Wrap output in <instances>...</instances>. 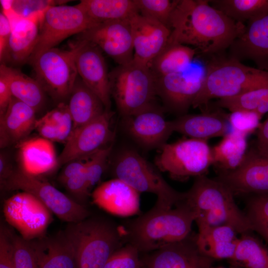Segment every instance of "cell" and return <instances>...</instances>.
Returning <instances> with one entry per match:
<instances>
[{
	"mask_svg": "<svg viewBox=\"0 0 268 268\" xmlns=\"http://www.w3.org/2000/svg\"><path fill=\"white\" fill-rule=\"evenodd\" d=\"M232 191L217 178L196 177L183 201L195 216L198 231L223 225L233 227L239 234L252 231L246 215L237 205Z\"/></svg>",
	"mask_w": 268,
	"mask_h": 268,
	"instance_id": "3",
	"label": "cell"
},
{
	"mask_svg": "<svg viewBox=\"0 0 268 268\" xmlns=\"http://www.w3.org/2000/svg\"><path fill=\"white\" fill-rule=\"evenodd\" d=\"M18 145L20 170L37 177L47 174L58 166L53 142L41 137L25 139Z\"/></svg>",
	"mask_w": 268,
	"mask_h": 268,
	"instance_id": "26",
	"label": "cell"
},
{
	"mask_svg": "<svg viewBox=\"0 0 268 268\" xmlns=\"http://www.w3.org/2000/svg\"><path fill=\"white\" fill-rule=\"evenodd\" d=\"M77 4L98 23L130 20L138 13L134 0H82Z\"/></svg>",
	"mask_w": 268,
	"mask_h": 268,
	"instance_id": "32",
	"label": "cell"
},
{
	"mask_svg": "<svg viewBox=\"0 0 268 268\" xmlns=\"http://www.w3.org/2000/svg\"><path fill=\"white\" fill-rule=\"evenodd\" d=\"M97 24L78 4L50 7L43 15L37 44L28 62L55 48L68 37L79 34Z\"/></svg>",
	"mask_w": 268,
	"mask_h": 268,
	"instance_id": "9",
	"label": "cell"
},
{
	"mask_svg": "<svg viewBox=\"0 0 268 268\" xmlns=\"http://www.w3.org/2000/svg\"><path fill=\"white\" fill-rule=\"evenodd\" d=\"M78 75L83 83L101 100L105 109L110 110L111 92L109 73L102 51L96 45L77 40L72 46Z\"/></svg>",
	"mask_w": 268,
	"mask_h": 268,
	"instance_id": "17",
	"label": "cell"
},
{
	"mask_svg": "<svg viewBox=\"0 0 268 268\" xmlns=\"http://www.w3.org/2000/svg\"><path fill=\"white\" fill-rule=\"evenodd\" d=\"M245 213L252 230L268 244V193L253 195L248 201Z\"/></svg>",
	"mask_w": 268,
	"mask_h": 268,
	"instance_id": "38",
	"label": "cell"
},
{
	"mask_svg": "<svg viewBox=\"0 0 268 268\" xmlns=\"http://www.w3.org/2000/svg\"><path fill=\"white\" fill-rule=\"evenodd\" d=\"M7 190H21L39 199L60 219L76 222L90 216L85 205L60 191L49 183L29 175L21 170H13L1 186Z\"/></svg>",
	"mask_w": 268,
	"mask_h": 268,
	"instance_id": "10",
	"label": "cell"
},
{
	"mask_svg": "<svg viewBox=\"0 0 268 268\" xmlns=\"http://www.w3.org/2000/svg\"><path fill=\"white\" fill-rule=\"evenodd\" d=\"M3 213L7 223L27 241L46 235L53 213L36 197L22 191L5 201Z\"/></svg>",
	"mask_w": 268,
	"mask_h": 268,
	"instance_id": "12",
	"label": "cell"
},
{
	"mask_svg": "<svg viewBox=\"0 0 268 268\" xmlns=\"http://www.w3.org/2000/svg\"><path fill=\"white\" fill-rule=\"evenodd\" d=\"M0 268H15L12 231L3 224L0 228Z\"/></svg>",
	"mask_w": 268,
	"mask_h": 268,
	"instance_id": "46",
	"label": "cell"
},
{
	"mask_svg": "<svg viewBox=\"0 0 268 268\" xmlns=\"http://www.w3.org/2000/svg\"><path fill=\"white\" fill-rule=\"evenodd\" d=\"M35 130L41 137L52 142H59V134L57 127L43 117L37 119Z\"/></svg>",
	"mask_w": 268,
	"mask_h": 268,
	"instance_id": "48",
	"label": "cell"
},
{
	"mask_svg": "<svg viewBox=\"0 0 268 268\" xmlns=\"http://www.w3.org/2000/svg\"><path fill=\"white\" fill-rule=\"evenodd\" d=\"M195 49L180 44H167L164 50L147 66L155 78L185 71L191 67Z\"/></svg>",
	"mask_w": 268,
	"mask_h": 268,
	"instance_id": "31",
	"label": "cell"
},
{
	"mask_svg": "<svg viewBox=\"0 0 268 268\" xmlns=\"http://www.w3.org/2000/svg\"><path fill=\"white\" fill-rule=\"evenodd\" d=\"M112 148V144H109L85 160L86 174L90 191L101 179Z\"/></svg>",
	"mask_w": 268,
	"mask_h": 268,
	"instance_id": "42",
	"label": "cell"
},
{
	"mask_svg": "<svg viewBox=\"0 0 268 268\" xmlns=\"http://www.w3.org/2000/svg\"><path fill=\"white\" fill-rule=\"evenodd\" d=\"M43 117L57 127L59 134V142L65 143L73 128V121L68 105L60 103Z\"/></svg>",
	"mask_w": 268,
	"mask_h": 268,
	"instance_id": "41",
	"label": "cell"
},
{
	"mask_svg": "<svg viewBox=\"0 0 268 268\" xmlns=\"http://www.w3.org/2000/svg\"><path fill=\"white\" fill-rule=\"evenodd\" d=\"M12 97L7 76L0 69V116L6 111Z\"/></svg>",
	"mask_w": 268,
	"mask_h": 268,
	"instance_id": "49",
	"label": "cell"
},
{
	"mask_svg": "<svg viewBox=\"0 0 268 268\" xmlns=\"http://www.w3.org/2000/svg\"><path fill=\"white\" fill-rule=\"evenodd\" d=\"M211 148L212 165L218 173L229 171L238 167L248 149L247 135L234 131L222 137Z\"/></svg>",
	"mask_w": 268,
	"mask_h": 268,
	"instance_id": "30",
	"label": "cell"
},
{
	"mask_svg": "<svg viewBox=\"0 0 268 268\" xmlns=\"http://www.w3.org/2000/svg\"><path fill=\"white\" fill-rule=\"evenodd\" d=\"M2 12L9 19L43 18L51 6L66 1L52 0H13L0 1Z\"/></svg>",
	"mask_w": 268,
	"mask_h": 268,
	"instance_id": "37",
	"label": "cell"
},
{
	"mask_svg": "<svg viewBox=\"0 0 268 268\" xmlns=\"http://www.w3.org/2000/svg\"><path fill=\"white\" fill-rule=\"evenodd\" d=\"M124 119L130 135L147 148H161L174 132L171 121L154 105Z\"/></svg>",
	"mask_w": 268,
	"mask_h": 268,
	"instance_id": "21",
	"label": "cell"
},
{
	"mask_svg": "<svg viewBox=\"0 0 268 268\" xmlns=\"http://www.w3.org/2000/svg\"><path fill=\"white\" fill-rule=\"evenodd\" d=\"M11 32V23L2 12L0 13V60L3 62Z\"/></svg>",
	"mask_w": 268,
	"mask_h": 268,
	"instance_id": "47",
	"label": "cell"
},
{
	"mask_svg": "<svg viewBox=\"0 0 268 268\" xmlns=\"http://www.w3.org/2000/svg\"><path fill=\"white\" fill-rule=\"evenodd\" d=\"M160 149L155 159L156 167L176 180L206 175L212 165L207 140L186 138L166 143Z\"/></svg>",
	"mask_w": 268,
	"mask_h": 268,
	"instance_id": "8",
	"label": "cell"
},
{
	"mask_svg": "<svg viewBox=\"0 0 268 268\" xmlns=\"http://www.w3.org/2000/svg\"><path fill=\"white\" fill-rule=\"evenodd\" d=\"M42 18H15L9 20L11 32L3 62L22 64L28 61L37 44Z\"/></svg>",
	"mask_w": 268,
	"mask_h": 268,
	"instance_id": "27",
	"label": "cell"
},
{
	"mask_svg": "<svg viewBox=\"0 0 268 268\" xmlns=\"http://www.w3.org/2000/svg\"><path fill=\"white\" fill-rule=\"evenodd\" d=\"M139 194L114 178L97 186L91 197L93 202L105 211L120 216H129L140 211Z\"/></svg>",
	"mask_w": 268,
	"mask_h": 268,
	"instance_id": "22",
	"label": "cell"
},
{
	"mask_svg": "<svg viewBox=\"0 0 268 268\" xmlns=\"http://www.w3.org/2000/svg\"><path fill=\"white\" fill-rule=\"evenodd\" d=\"M78 35L77 40L96 45L119 65L128 64L134 59L133 36L129 20L99 23Z\"/></svg>",
	"mask_w": 268,
	"mask_h": 268,
	"instance_id": "16",
	"label": "cell"
},
{
	"mask_svg": "<svg viewBox=\"0 0 268 268\" xmlns=\"http://www.w3.org/2000/svg\"><path fill=\"white\" fill-rule=\"evenodd\" d=\"M134 60L146 66L167 46L171 30L162 23L136 13L130 19Z\"/></svg>",
	"mask_w": 268,
	"mask_h": 268,
	"instance_id": "20",
	"label": "cell"
},
{
	"mask_svg": "<svg viewBox=\"0 0 268 268\" xmlns=\"http://www.w3.org/2000/svg\"><path fill=\"white\" fill-rule=\"evenodd\" d=\"M140 253L135 247L126 243L110 256L103 268H142Z\"/></svg>",
	"mask_w": 268,
	"mask_h": 268,
	"instance_id": "40",
	"label": "cell"
},
{
	"mask_svg": "<svg viewBox=\"0 0 268 268\" xmlns=\"http://www.w3.org/2000/svg\"><path fill=\"white\" fill-rule=\"evenodd\" d=\"M67 164L60 175L61 182L71 177L86 172V162L82 159H76Z\"/></svg>",
	"mask_w": 268,
	"mask_h": 268,
	"instance_id": "50",
	"label": "cell"
},
{
	"mask_svg": "<svg viewBox=\"0 0 268 268\" xmlns=\"http://www.w3.org/2000/svg\"><path fill=\"white\" fill-rule=\"evenodd\" d=\"M29 241L39 268H77L74 251L64 231Z\"/></svg>",
	"mask_w": 268,
	"mask_h": 268,
	"instance_id": "25",
	"label": "cell"
},
{
	"mask_svg": "<svg viewBox=\"0 0 268 268\" xmlns=\"http://www.w3.org/2000/svg\"><path fill=\"white\" fill-rule=\"evenodd\" d=\"M13 171L6 157L0 153V181L2 186Z\"/></svg>",
	"mask_w": 268,
	"mask_h": 268,
	"instance_id": "52",
	"label": "cell"
},
{
	"mask_svg": "<svg viewBox=\"0 0 268 268\" xmlns=\"http://www.w3.org/2000/svg\"><path fill=\"white\" fill-rule=\"evenodd\" d=\"M74 251L77 268H103L125 241L122 226L104 218L68 223L64 231Z\"/></svg>",
	"mask_w": 268,
	"mask_h": 268,
	"instance_id": "5",
	"label": "cell"
},
{
	"mask_svg": "<svg viewBox=\"0 0 268 268\" xmlns=\"http://www.w3.org/2000/svg\"><path fill=\"white\" fill-rule=\"evenodd\" d=\"M36 111L12 97L3 115L0 116V145L1 148L25 140L35 129Z\"/></svg>",
	"mask_w": 268,
	"mask_h": 268,
	"instance_id": "24",
	"label": "cell"
},
{
	"mask_svg": "<svg viewBox=\"0 0 268 268\" xmlns=\"http://www.w3.org/2000/svg\"><path fill=\"white\" fill-rule=\"evenodd\" d=\"M216 105L230 112L247 111L261 116L268 112V86L253 90L241 95L218 100Z\"/></svg>",
	"mask_w": 268,
	"mask_h": 268,
	"instance_id": "36",
	"label": "cell"
},
{
	"mask_svg": "<svg viewBox=\"0 0 268 268\" xmlns=\"http://www.w3.org/2000/svg\"><path fill=\"white\" fill-rule=\"evenodd\" d=\"M171 121L174 132L198 139L208 140L223 137L232 131L228 114L220 110H209L199 114H186Z\"/></svg>",
	"mask_w": 268,
	"mask_h": 268,
	"instance_id": "23",
	"label": "cell"
},
{
	"mask_svg": "<svg viewBox=\"0 0 268 268\" xmlns=\"http://www.w3.org/2000/svg\"><path fill=\"white\" fill-rule=\"evenodd\" d=\"M194 221L193 212L183 200L169 208L154 205L122 226L126 243L149 253L187 237Z\"/></svg>",
	"mask_w": 268,
	"mask_h": 268,
	"instance_id": "2",
	"label": "cell"
},
{
	"mask_svg": "<svg viewBox=\"0 0 268 268\" xmlns=\"http://www.w3.org/2000/svg\"><path fill=\"white\" fill-rule=\"evenodd\" d=\"M255 142L261 148L268 151V117L258 127Z\"/></svg>",
	"mask_w": 268,
	"mask_h": 268,
	"instance_id": "51",
	"label": "cell"
},
{
	"mask_svg": "<svg viewBox=\"0 0 268 268\" xmlns=\"http://www.w3.org/2000/svg\"><path fill=\"white\" fill-rule=\"evenodd\" d=\"M217 179L228 186L234 195L268 193V151L255 141L238 167L218 173Z\"/></svg>",
	"mask_w": 268,
	"mask_h": 268,
	"instance_id": "14",
	"label": "cell"
},
{
	"mask_svg": "<svg viewBox=\"0 0 268 268\" xmlns=\"http://www.w3.org/2000/svg\"><path fill=\"white\" fill-rule=\"evenodd\" d=\"M61 183L74 197L75 201L85 205L84 202L90 192L86 172L71 177Z\"/></svg>",
	"mask_w": 268,
	"mask_h": 268,
	"instance_id": "45",
	"label": "cell"
},
{
	"mask_svg": "<svg viewBox=\"0 0 268 268\" xmlns=\"http://www.w3.org/2000/svg\"><path fill=\"white\" fill-rule=\"evenodd\" d=\"M109 77L111 96L123 118L153 105L157 95L155 78L147 66L133 60L116 67Z\"/></svg>",
	"mask_w": 268,
	"mask_h": 268,
	"instance_id": "7",
	"label": "cell"
},
{
	"mask_svg": "<svg viewBox=\"0 0 268 268\" xmlns=\"http://www.w3.org/2000/svg\"><path fill=\"white\" fill-rule=\"evenodd\" d=\"M205 74V67L197 66L155 78L157 95L171 112L186 114L203 87Z\"/></svg>",
	"mask_w": 268,
	"mask_h": 268,
	"instance_id": "13",
	"label": "cell"
},
{
	"mask_svg": "<svg viewBox=\"0 0 268 268\" xmlns=\"http://www.w3.org/2000/svg\"><path fill=\"white\" fill-rule=\"evenodd\" d=\"M142 268H210L214 260L203 254L196 243V235L152 252L142 260Z\"/></svg>",
	"mask_w": 268,
	"mask_h": 268,
	"instance_id": "19",
	"label": "cell"
},
{
	"mask_svg": "<svg viewBox=\"0 0 268 268\" xmlns=\"http://www.w3.org/2000/svg\"><path fill=\"white\" fill-rule=\"evenodd\" d=\"M209 2L234 21L243 24L268 12V0H212Z\"/></svg>",
	"mask_w": 268,
	"mask_h": 268,
	"instance_id": "35",
	"label": "cell"
},
{
	"mask_svg": "<svg viewBox=\"0 0 268 268\" xmlns=\"http://www.w3.org/2000/svg\"><path fill=\"white\" fill-rule=\"evenodd\" d=\"M262 117L254 112L247 111H236L228 114L232 131L247 135L257 130Z\"/></svg>",
	"mask_w": 268,
	"mask_h": 268,
	"instance_id": "43",
	"label": "cell"
},
{
	"mask_svg": "<svg viewBox=\"0 0 268 268\" xmlns=\"http://www.w3.org/2000/svg\"><path fill=\"white\" fill-rule=\"evenodd\" d=\"M114 113L106 110L91 122L72 131L61 154L58 166L90 157L108 145L114 137L111 120Z\"/></svg>",
	"mask_w": 268,
	"mask_h": 268,
	"instance_id": "15",
	"label": "cell"
},
{
	"mask_svg": "<svg viewBox=\"0 0 268 268\" xmlns=\"http://www.w3.org/2000/svg\"><path fill=\"white\" fill-rule=\"evenodd\" d=\"M113 173L115 178L123 181L139 193L155 194L157 197L155 206L172 208L184 199L185 193L171 187L158 168L134 149L125 148L119 153L114 164Z\"/></svg>",
	"mask_w": 268,
	"mask_h": 268,
	"instance_id": "6",
	"label": "cell"
},
{
	"mask_svg": "<svg viewBox=\"0 0 268 268\" xmlns=\"http://www.w3.org/2000/svg\"><path fill=\"white\" fill-rule=\"evenodd\" d=\"M238 234L230 225L212 227L199 230L196 243L200 251L210 258L231 260L238 243Z\"/></svg>",
	"mask_w": 268,
	"mask_h": 268,
	"instance_id": "28",
	"label": "cell"
},
{
	"mask_svg": "<svg viewBox=\"0 0 268 268\" xmlns=\"http://www.w3.org/2000/svg\"><path fill=\"white\" fill-rule=\"evenodd\" d=\"M203 87L192 107L209 111V102L238 96L268 86V71L247 66L235 59L213 58L205 66Z\"/></svg>",
	"mask_w": 268,
	"mask_h": 268,
	"instance_id": "4",
	"label": "cell"
},
{
	"mask_svg": "<svg viewBox=\"0 0 268 268\" xmlns=\"http://www.w3.org/2000/svg\"><path fill=\"white\" fill-rule=\"evenodd\" d=\"M228 49V58L252 61L258 68L268 71V12L248 21Z\"/></svg>",
	"mask_w": 268,
	"mask_h": 268,
	"instance_id": "18",
	"label": "cell"
},
{
	"mask_svg": "<svg viewBox=\"0 0 268 268\" xmlns=\"http://www.w3.org/2000/svg\"><path fill=\"white\" fill-rule=\"evenodd\" d=\"M178 0H134L139 14L156 20L170 29L171 16Z\"/></svg>",
	"mask_w": 268,
	"mask_h": 268,
	"instance_id": "39",
	"label": "cell"
},
{
	"mask_svg": "<svg viewBox=\"0 0 268 268\" xmlns=\"http://www.w3.org/2000/svg\"><path fill=\"white\" fill-rule=\"evenodd\" d=\"M15 268H39L29 241L12 231Z\"/></svg>",
	"mask_w": 268,
	"mask_h": 268,
	"instance_id": "44",
	"label": "cell"
},
{
	"mask_svg": "<svg viewBox=\"0 0 268 268\" xmlns=\"http://www.w3.org/2000/svg\"><path fill=\"white\" fill-rule=\"evenodd\" d=\"M67 105L73 121L72 131L96 119L106 110L100 98L79 78L75 81Z\"/></svg>",
	"mask_w": 268,
	"mask_h": 268,
	"instance_id": "29",
	"label": "cell"
},
{
	"mask_svg": "<svg viewBox=\"0 0 268 268\" xmlns=\"http://www.w3.org/2000/svg\"><path fill=\"white\" fill-rule=\"evenodd\" d=\"M168 43L192 45L206 55L228 49L245 30L207 0H179L172 14Z\"/></svg>",
	"mask_w": 268,
	"mask_h": 268,
	"instance_id": "1",
	"label": "cell"
},
{
	"mask_svg": "<svg viewBox=\"0 0 268 268\" xmlns=\"http://www.w3.org/2000/svg\"><path fill=\"white\" fill-rule=\"evenodd\" d=\"M0 69L8 79L12 96L37 111L44 101V90L35 79L20 70L2 64Z\"/></svg>",
	"mask_w": 268,
	"mask_h": 268,
	"instance_id": "33",
	"label": "cell"
},
{
	"mask_svg": "<svg viewBox=\"0 0 268 268\" xmlns=\"http://www.w3.org/2000/svg\"><path fill=\"white\" fill-rule=\"evenodd\" d=\"M210 268H222V267H210Z\"/></svg>",
	"mask_w": 268,
	"mask_h": 268,
	"instance_id": "53",
	"label": "cell"
},
{
	"mask_svg": "<svg viewBox=\"0 0 268 268\" xmlns=\"http://www.w3.org/2000/svg\"><path fill=\"white\" fill-rule=\"evenodd\" d=\"M231 260L246 268H268V249L250 232L244 233Z\"/></svg>",
	"mask_w": 268,
	"mask_h": 268,
	"instance_id": "34",
	"label": "cell"
},
{
	"mask_svg": "<svg viewBox=\"0 0 268 268\" xmlns=\"http://www.w3.org/2000/svg\"><path fill=\"white\" fill-rule=\"evenodd\" d=\"M75 50L53 48L44 52L30 63L35 79L43 89L59 99L70 95L77 78Z\"/></svg>",
	"mask_w": 268,
	"mask_h": 268,
	"instance_id": "11",
	"label": "cell"
}]
</instances>
